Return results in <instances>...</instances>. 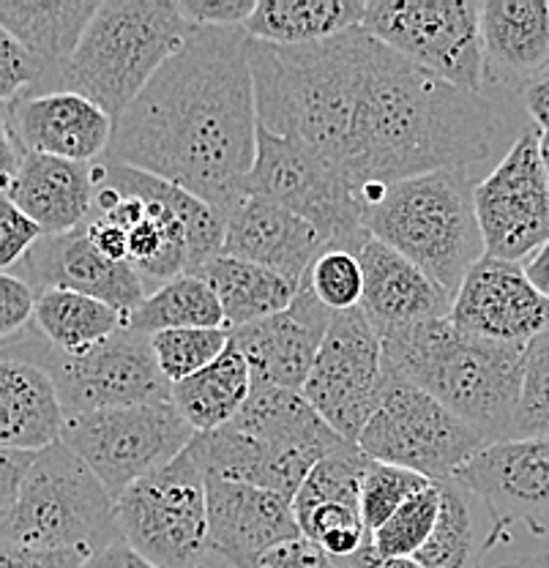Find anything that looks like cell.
<instances>
[{"instance_id":"cell-1","label":"cell","mask_w":549,"mask_h":568,"mask_svg":"<svg viewBox=\"0 0 549 568\" xmlns=\"http://www.w3.org/2000/svg\"><path fill=\"white\" fill-rule=\"evenodd\" d=\"M260 126L315 151L353 192L435 170L474 173L506 132L500 106L427 74L366 28L321 44L250 39Z\"/></svg>"},{"instance_id":"cell-2","label":"cell","mask_w":549,"mask_h":568,"mask_svg":"<svg viewBox=\"0 0 549 568\" xmlns=\"http://www.w3.org/2000/svg\"><path fill=\"white\" fill-rule=\"evenodd\" d=\"M257 91L244 28H194L115 121L110 162L164 178L230 216L250 197Z\"/></svg>"},{"instance_id":"cell-3","label":"cell","mask_w":549,"mask_h":568,"mask_svg":"<svg viewBox=\"0 0 549 568\" xmlns=\"http://www.w3.org/2000/svg\"><path fill=\"white\" fill-rule=\"evenodd\" d=\"M380 339L388 375L433 394L489 443L511 440L528 347L481 339L451 317L388 331Z\"/></svg>"},{"instance_id":"cell-4","label":"cell","mask_w":549,"mask_h":568,"mask_svg":"<svg viewBox=\"0 0 549 568\" xmlns=\"http://www.w3.org/2000/svg\"><path fill=\"white\" fill-rule=\"evenodd\" d=\"M474 173L435 170L362 192L364 227L457 295L465 276L487 257L476 216Z\"/></svg>"},{"instance_id":"cell-5","label":"cell","mask_w":549,"mask_h":568,"mask_svg":"<svg viewBox=\"0 0 549 568\" xmlns=\"http://www.w3.org/2000/svg\"><path fill=\"white\" fill-rule=\"evenodd\" d=\"M189 31L173 0H102L58 91L80 93L118 121L179 55Z\"/></svg>"},{"instance_id":"cell-6","label":"cell","mask_w":549,"mask_h":568,"mask_svg":"<svg viewBox=\"0 0 549 568\" xmlns=\"http://www.w3.org/2000/svg\"><path fill=\"white\" fill-rule=\"evenodd\" d=\"M121 538L115 497L67 443L33 454L14 506L0 514L3 549L96 552Z\"/></svg>"},{"instance_id":"cell-7","label":"cell","mask_w":549,"mask_h":568,"mask_svg":"<svg viewBox=\"0 0 549 568\" xmlns=\"http://www.w3.org/2000/svg\"><path fill=\"white\" fill-rule=\"evenodd\" d=\"M3 358L41 366L61 394L67 418L112 407L170 402L173 390L159 369L151 336L129 325L80 355L52 347L31 325L20 336L3 342Z\"/></svg>"},{"instance_id":"cell-8","label":"cell","mask_w":549,"mask_h":568,"mask_svg":"<svg viewBox=\"0 0 549 568\" xmlns=\"http://www.w3.org/2000/svg\"><path fill=\"white\" fill-rule=\"evenodd\" d=\"M358 446L369 459L446 484L492 443L433 394L388 375L380 405L364 426Z\"/></svg>"},{"instance_id":"cell-9","label":"cell","mask_w":549,"mask_h":568,"mask_svg":"<svg viewBox=\"0 0 549 568\" xmlns=\"http://www.w3.org/2000/svg\"><path fill=\"white\" fill-rule=\"evenodd\" d=\"M362 28L427 74L474 97L487 91L481 3L369 0Z\"/></svg>"},{"instance_id":"cell-10","label":"cell","mask_w":549,"mask_h":568,"mask_svg":"<svg viewBox=\"0 0 549 568\" xmlns=\"http://www.w3.org/2000/svg\"><path fill=\"white\" fill-rule=\"evenodd\" d=\"M129 547L156 568H203L211 555L209 481L183 452L115 500Z\"/></svg>"},{"instance_id":"cell-11","label":"cell","mask_w":549,"mask_h":568,"mask_svg":"<svg viewBox=\"0 0 549 568\" xmlns=\"http://www.w3.org/2000/svg\"><path fill=\"white\" fill-rule=\"evenodd\" d=\"M194 437L197 432L173 402H151L69 418L61 443L85 459L118 500L134 484L189 452Z\"/></svg>"},{"instance_id":"cell-12","label":"cell","mask_w":549,"mask_h":568,"mask_svg":"<svg viewBox=\"0 0 549 568\" xmlns=\"http://www.w3.org/2000/svg\"><path fill=\"white\" fill-rule=\"evenodd\" d=\"M250 194L309 219L331 248L358 254L372 239L364 227L362 197L315 151L265 126L257 132Z\"/></svg>"},{"instance_id":"cell-13","label":"cell","mask_w":549,"mask_h":568,"mask_svg":"<svg viewBox=\"0 0 549 568\" xmlns=\"http://www.w3.org/2000/svg\"><path fill=\"white\" fill-rule=\"evenodd\" d=\"M388 372L383 339L364 310L334 315L326 342L301 394L345 440L358 443L380 405Z\"/></svg>"},{"instance_id":"cell-14","label":"cell","mask_w":549,"mask_h":568,"mask_svg":"<svg viewBox=\"0 0 549 568\" xmlns=\"http://www.w3.org/2000/svg\"><path fill=\"white\" fill-rule=\"evenodd\" d=\"M476 216L487 257L525 263L547 244L549 181L539 129H522L500 162L476 183Z\"/></svg>"},{"instance_id":"cell-15","label":"cell","mask_w":549,"mask_h":568,"mask_svg":"<svg viewBox=\"0 0 549 568\" xmlns=\"http://www.w3.org/2000/svg\"><path fill=\"white\" fill-rule=\"evenodd\" d=\"M454 481L487 506L495 547L511 538V530L549 536V437L492 443Z\"/></svg>"},{"instance_id":"cell-16","label":"cell","mask_w":549,"mask_h":568,"mask_svg":"<svg viewBox=\"0 0 549 568\" xmlns=\"http://www.w3.org/2000/svg\"><path fill=\"white\" fill-rule=\"evenodd\" d=\"M451 320L481 339L528 347L549 328V298L530 284L522 263L481 257L454 295Z\"/></svg>"},{"instance_id":"cell-17","label":"cell","mask_w":549,"mask_h":568,"mask_svg":"<svg viewBox=\"0 0 549 568\" xmlns=\"http://www.w3.org/2000/svg\"><path fill=\"white\" fill-rule=\"evenodd\" d=\"M17 276L31 284L37 295L47 290H69L104 301L126 317L151 295L143 274L132 263H115L93 246L88 227L41 239L17 265Z\"/></svg>"},{"instance_id":"cell-18","label":"cell","mask_w":549,"mask_h":568,"mask_svg":"<svg viewBox=\"0 0 549 568\" xmlns=\"http://www.w3.org/2000/svg\"><path fill=\"white\" fill-rule=\"evenodd\" d=\"M334 323V312L317 301V295L301 282L291 310L244 325L233 334V345L250 364L255 383L304 390L317 353Z\"/></svg>"},{"instance_id":"cell-19","label":"cell","mask_w":549,"mask_h":568,"mask_svg":"<svg viewBox=\"0 0 549 568\" xmlns=\"http://www.w3.org/2000/svg\"><path fill=\"white\" fill-rule=\"evenodd\" d=\"M3 123L28 153L93 164L108 156L115 121L91 99L72 91H44L3 106Z\"/></svg>"},{"instance_id":"cell-20","label":"cell","mask_w":549,"mask_h":568,"mask_svg":"<svg viewBox=\"0 0 549 568\" xmlns=\"http://www.w3.org/2000/svg\"><path fill=\"white\" fill-rule=\"evenodd\" d=\"M209 481V536L211 555L224 564L255 558L279 544L301 538L293 500L252 487V484Z\"/></svg>"},{"instance_id":"cell-21","label":"cell","mask_w":549,"mask_h":568,"mask_svg":"<svg viewBox=\"0 0 549 568\" xmlns=\"http://www.w3.org/2000/svg\"><path fill=\"white\" fill-rule=\"evenodd\" d=\"M326 248H331L326 235L309 219L250 194L227 216L222 254L257 263L301 284Z\"/></svg>"},{"instance_id":"cell-22","label":"cell","mask_w":549,"mask_h":568,"mask_svg":"<svg viewBox=\"0 0 549 568\" xmlns=\"http://www.w3.org/2000/svg\"><path fill=\"white\" fill-rule=\"evenodd\" d=\"M358 260L364 268L362 310L380 336L407 325L451 317L454 295L383 241H366Z\"/></svg>"},{"instance_id":"cell-23","label":"cell","mask_w":549,"mask_h":568,"mask_svg":"<svg viewBox=\"0 0 549 568\" xmlns=\"http://www.w3.org/2000/svg\"><path fill=\"white\" fill-rule=\"evenodd\" d=\"M96 178L93 164L28 153L3 197L39 224L47 235H67L85 227L96 211Z\"/></svg>"},{"instance_id":"cell-24","label":"cell","mask_w":549,"mask_h":568,"mask_svg":"<svg viewBox=\"0 0 549 568\" xmlns=\"http://www.w3.org/2000/svg\"><path fill=\"white\" fill-rule=\"evenodd\" d=\"M481 39L487 82L522 91L549 69V3L545 0H484Z\"/></svg>"},{"instance_id":"cell-25","label":"cell","mask_w":549,"mask_h":568,"mask_svg":"<svg viewBox=\"0 0 549 568\" xmlns=\"http://www.w3.org/2000/svg\"><path fill=\"white\" fill-rule=\"evenodd\" d=\"M96 11V0H0V31L14 36L44 71L37 93L58 91Z\"/></svg>"},{"instance_id":"cell-26","label":"cell","mask_w":549,"mask_h":568,"mask_svg":"<svg viewBox=\"0 0 549 568\" xmlns=\"http://www.w3.org/2000/svg\"><path fill=\"white\" fill-rule=\"evenodd\" d=\"M67 410L55 383L37 364L0 361V446L11 452H44L63 440Z\"/></svg>"},{"instance_id":"cell-27","label":"cell","mask_w":549,"mask_h":568,"mask_svg":"<svg viewBox=\"0 0 549 568\" xmlns=\"http://www.w3.org/2000/svg\"><path fill=\"white\" fill-rule=\"evenodd\" d=\"M364 14L366 0H257L244 31L263 44L306 47L353 31Z\"/></svg>"},{"instance_id":"cell-28","label":"cell","mask_w":549,"mask_h":568,"mask_svg":"<svg viewBox=\"0 0 549 568\" xmlns=\"http://www.w3.org/2000/svg\"><path fill=\"white\" fill-rule=\"evenodd\" d=\"M440 519L427 547L416 555L424 568H484V558L495 549V525L487 506L462 484L446 481Z\"/></svg>"},{"instance_id":"cell-29","label":"cell","mask_w":549,"mask_h":568,"mask_svg":"<svg viewBox=\"0 0 549 568\" xmlns=\"http://www.w3.org/2000/svg\"><path fill=\"white\" fill-rule=\"evenodd\" d=\"M200 276H205L214 287L227 331H238L257 320L291 310L301 290V284L276 274V271L238 257H227V254H220L214 263L205 265Z\"/></svg>"},{"instance_id":"cell-30","label":"cell","mask_w":549,"mask_h":568,"mask_svg":"<svg viewBox=\"0 0 549 568\" xmlns=\"http://www.w3.org/2000/svg\"><path fill=\"white\" fill-rule=\"evenodd\" d=\"M252 386H255V377H252L250 364L230 342L220 361L175 383L170 390V402L197 435H205V432L222 429L238 416L241 407L250 399Z\"/></svg>"},{"instance_id":"cell-31","label":"cell","mask_w":549,"mask_h":568,"mask_svg":"<svg viewBox=\"0 0 549 568\" xmlns=\"http://www.w3.org/2000/svg\"><path fill=\"white\" fill-rule=\"evenodd\" d=\"M129 317L104 301L69 290H47L37 301L33 328L63 353L80 355L126 328Z\"/></svg>"},{"instance_id":"cell-32","label":"cell","mask_w":549,"mask_h":568,"mask_svg":"<svg viewBox=\"0 0 549 568\" xmlns=\"http://www.w3.org/2000/svg\"><path fill=\"white\" fill-rule=\"evenodd\" d=\"M126 325L145 336L175 328H227L214 287L200 274H183L159 284Z\"/></svg>"},{"instance_id":"cell-33","label":"cell","mask_w":549,"mask_h":568,"mask_svg":"<svg viewBox=\"0 0 549 568\" xmlns=\"http://www.w3.org/2000/svg\"><path fill=\"white\" fill-rule=\"evenodd\" d=\"M443 508V487L440 484H429L369 536L372 547L380 558H416L427 541L433 538L435 525L440 519Z\"/></svg>"},{"instance_id":"cell-34","label":"cell","mask_w":549,"mask_h":568,"mask_svg":"<svg viewBox=\"0 0 549 568\" xmlns=\"http://www.w3.org/2000/svg\"><path fill=\"white\" fill-rule=\"evenodd\" d=\"M233 342L227 328H175L151 336L153 355L170 386L220 361Z\"/></svg>"},{"instance_id":"cell-35","label":"cell","mask_w":549,"mask_h":568,"mask_svg":"<svg viewBox=\"0 0 549 568\" xmlns=\"http://www.w3.org/2000/svg\"><path fill=\"white\" fill-rule=\"evenodd\" d=\"M429 484L435 481H429L421 473H413L407 470V467L386 465V462L372 459L362 487V511L369 536L375 530H380L413 495L427 489Z\"/></svg>"},{"instance_id":"cell-36","label":"cell","mask_w":549,"mask_h":568,"mask_svg":"<svg viewBox=\"0 0 549 568\" xmlns=\"http://www.w3.org/2000/svg\"><path fill=\"white\" fill-rule=\"evenodd\" d=\"M326 310L339 312L358 310L364 301V268L356 252L347 248H326L304 280Z\"/></svg>"},{"instance_id":"cell-37","label":"cell","mask_w":549,"mask_h":568,"mask_svg":"<svg viewBox=\"0 0 549 568\" xmlns=\"http://www.w3.org/2000/svg\"><path fill=\"white\" fill-rule=\"evenodd\" d=\"M549 437V328L525 351V386L511 440Z\"/></svg>"},{"instance_id":"cell-38","label":"cell","mask_w":549,"mask_h":568,"mask_svg":"<svg viewBox=\"0 0 549 568\" xmlns=\"http://www.w3.org/2000/svg\"><path fill=\"white\" fill-rule=\"evenodd\" d=\"M44 82L39 61L6 31H0V99L3 106L20 97H31Z\"/></svg>"},{"instance_id":"cell-39","label":"cell","mask_w":549,"mask_h":568,"mask_svg":"<svg viewBox=\"0 0 549 568\" xmlns=\"http://www.w3.org/2000/svg\"><path fill=\"white\" fill-rule=\"evenodd\" d=\"M41 239H44V233H41L39 224L17 209L11 200L3 197V205H0V268H3V274L14 271Z\"/></svg>"},{"instance_id":"cell-40","label":"cell","mask_w":549,"mask_h":568,"mask_svg":"<svg viewBox=\"0 0 549 568\" xmlns=\"http://www.w3.org/2000/svg\"><path fill=\"white\" fill-rule=\"evenodd\" d=\"M230 568H342V564L331 558L321 544L301 536L295 541L268 549V552L255 555V558L235 560V564H230Z\"/></svg>"},{"instance_id":"cell-41","label":"cell","mask_w":549,"mask_h":568,"mask_svg":"<svg viewBox=\"0 0 549 568\" xmlns=\"http://www.w3.org/2000/svg\"><path fill=\"white\" fill-rule=\"evenodd\" d=\"M39 295L26 280L17 274L0 276V334L6 339H14L22 331H28L37 317Z\"/></svg>"},{"instance_id":"cell-42","label":"cell","mask_w":549,"mask_h":568,"mask_svg":"<svg viewBox=\"0 0 549 568\" xmlns=\"http://www.w3.org/2000/svg\"><path fill=\"white\" fill-rule=\"evenodd\" d=\"M181 14L194 28H244L257 0H179Z\"/></svg>"},{"instance_id":"cell-43","label":"cell","mask_w":549,"mask_h":568,"mask_svg":"<svg viewBox=\"0 0 549 568\" xmlns=\"http://www.w3.org/2000/svg\"><path fill=\"white\" fill-rule=\"evenodd\" d=\"M91 549H52V552H20L3 549L0 568H82L91 558Z\"/></svg>"},{"instance_id":"cell-44","label":"cell","mask_w":549,"mask_h":568,"mask_svg":"<svg viewBox=\"0 0 549 568\" xmlns=\"http://www.w3.org/2000/svg\"><path fill=\"white\" fill-rule=\"evenodd\" d=\"M31 462V452H11V448H3V452H0V514L9 511V508L14 506Z\"/></svg>"},{"instance_id":"cell-45","label":"cell","mask_w":549,"mask_h":568,"mask_svg":"<svg viewBox=\"0 0 549 568\" xmlns=\"http://www.w3.org/2000/svg\"><path fill=\"white\" fill-rule=\"evenodd\" d=\"M88 235H91L93 246L104 254V257L115 260V263H129V239L123 227L110 222L108 216H96L85 224Z\"/></svg>"},{"instance_id":"cell-46","label":"cell","mask_w":549,"mask_h":568,"mask_svg":"<svg viewBox=\"0 0 549 568\" xmlns=\"http://www.w3.org/2000/svg\"><path fill=\"white\" fill-rule=\"evenodd\" d=\"M519 99H522V106L530 121H533V126L541 134H549V69L536 80H530L519 91Z\"/></svg>"},{"instance_id":"cell-47","label":"cell","mask_w":549,"mask_h":568,"mask_svg":"<svg viewBox=\"0 0 549 568\" xmlns=\"http://www.w3.org/2000/svg\"><path fill=\"white\" fill-rule=\"evenodd\" d=\"M82 568H156V566L148 564L138 549L129 547L126 538H121V541L110 544V547L96 549Z\"/></svg>"},{"instance_id":"cell-48","label":"cell","mask_w":549,"mask_h":568,"mask_svg":"<svg viewBox=\"0 0 549 568\" xmlns=\"http://www.w3.org/2000/svg\"><path fill=\"white\" fill-rule=\"evenodd\" d=\"M342 568H424L418 566L413 558H380L372 547V541H366L353 558L339 560Z\"/></svg>"},{"instance_id":"cell-49","label":"cell","mask_w":549,"mask_h":568,"mask_svg":"<svg viewBox=\"0 0 549 568\" xmlns=\"http://www.w3.org/2000/svg\"><path fill=\"white\" fill-rule=\"evenodd\" d=\"M525 274H528L530 284L539 290L541 295L549 298V241L541 248H536L528 260H525Z\"/></svg>"},{"instance_id":"cell-50","label":"cell","mask_w":549,"mask_h":568,"mask_svg":"<svg viewBox=\"0 0 549 568\" xmlns=\"http://www.w3.org/2000/svg\"><path fill=\"white\" fill-rule=\"evenodd\" d=\"M498 568H549V552L525 555V558L509 560V564H504V566H498Z\"/></svg>"},{"instance_id":"cell-51","label":"cell","mask_w":549,"mask_h":568,"mask_svg":"<svg viewBox=\"0 0 549 568\" xmlns=\"http://www.w3.org/2000/svg\"><path fill=\"white\" fill-rule=\"evenodd\" d=\"M541 162H545V173L549 181V134H541Z\"/></svg>"}]
</instances>
